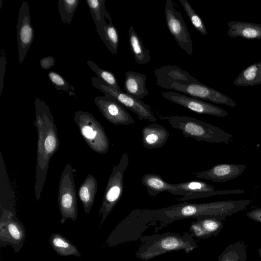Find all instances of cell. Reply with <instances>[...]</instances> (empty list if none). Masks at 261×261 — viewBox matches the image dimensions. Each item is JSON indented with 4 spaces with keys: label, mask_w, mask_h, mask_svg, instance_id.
<instances>
[{
    "label": "cell",
    "mask_w": 261,
    "mask_h": 261,
    "mask_svg": "<svg viewBox=\"0 0 261 261\" xmlns=\"http://www.w3.org/2000/svg\"><path fill=\"white\" fill-rule=\"evenodd\" d=\"M87 64L91 69L97 75L98 77L100 78L110 87L117 90L121 91L117 78L113 72L100 68L94 62L91 61H88Z\"/></svg>",
    "instance_id": "obj_32"
},
{
    "label": "cell",
    "mask_w": 261,
    "mask_h": 261,
    "mask_svg": "<svg viewBox=\"0 0 261 261\" xmlns=\"http://www.w3.org/2000/svg\"><path fill=\"white\" fill-rule=\"evenodd\" d=\"M108 19L109 23L103 28V38L102 41L110 53L115 55L117 53L119 36L117 29L113 25L111 17Z\"/></svg>",
    "instance_id": "obj_30"
},
{
    "label": "cell",
    "mask_w": 261,
    "mask_h": 261,
    "mask_svg": "<svg viewBox=\"0 0 261 261\" xmlns=\"http://www.w3.org/2000/svg\"><path fill=\"white\" fill-rule=\"evenodd\" d=\"M171 126L181 130L186 138L198 141L228 144L233 138L231 134L211 124L186 116L167 117Z\"/></svg>",
    "instance_id": "obj_5"
},
{
    "label": "cell",
    "mask_w": 261,
    "mask_h": 261,
    "mask_svg": "<svg viewBox=\"0 0 261 261\" xmlns=\"http://www.w3.org/2000/svg\"><path fill=\"white\" fill-rule=\"evenodd\" d=\"M194 28L201 34L206 36L207 32L202 19L195 12L187 0H179Z\"/></svg>",
    "instance_id": "obj_33"
},
{
    "label": "cell",
    "mask_w": 261,
    "mask_h": 261,
    "mask_svg": "<svg viewBox=\"0 0 261 261\" xmlns=\"http://www.w3.org/2000/svg\"><path fill=\"white\" fill-rule=\"evenodd\" d=\"M173 185L184 193V196L177 199L179 201H185L188 200L205 198L215 195L239 194L245 192L242 189L216 191L212 186L199 180L185 181L174 184Z\"/></svg>",
    "instance_id": "obj_16"
},
{
    "label": "cell",
    "mask_w": 261,
    "mask_h": 261,
    "mask_svg": "<svg viewBox=\"0 0 261 261\" xmlns=\"http://www.w3.org/2000/svg\"><path fill=\"white\" fill-rule=\"evenodd\" d=\"M142 184L151 197H154L165 191H168L174 195L184 196L182 191L173 184L167 182L162 177L156 174L148 173L144 175L142 178Z\"/></svg>",
    "instance_id": "obj_21"
},
{
    "label": "cell",
    "mask_w": 261,
    "mask_h": 261,
    "mask_svg": "<svg viewBox=\"0 0 261 261\" xmlns=\"http://www.w3.org/2000/svg\"><path fill=\"white\" fill-rule=\"evenodd\" d=\"M246 168L243 164H219L207 170L198 172L196 176L215 182H224L237 178Z\"/></svg>",
    "instance_id": "obj_18"
},
{
    "label": "cell",
    "mask_w": 261,
    "mask_h": 261,
    "mask_svg": "<svg viewBox=\"0 0 261 261\" xmlns=\"http://www.w3.org/2000/svg\"><path fill=\"white\" fill-rule=\"evenodd\" d=\"M105 2V0H87L86 2L101 40L103 38V28L108 24L106 17L108 12L106 9Z\"/></svg>",
    "instance_id": "obj_27"
},
{
    "label": "cell",
    "mask_w": 261,
    "mask_h": 261,
    "mask_svg": "<svg viewBox=\"0 0 261 261\" xmlns=\"http://www.w3.org/2000/svg\"><path fill=\"white\" fill-rule=\"evenodd\" d=\"M48 77L57 90L64 91L70 96H75V93L73 92L74 87L69 84L59 73L50 71L48 73Z\"/></svg>",
    "instance_id": "obj_34"
},
{
    "label": "cell",
    "mask_w": 261,
    "mask_h": 261,
    "mask_svg": "<svg viewBox=\"0 0 261 261\" xmlns=\"http://www.w3.org/2000/svg\"><path fill=\"white\" fill-rule=\"evenodd\" d=\"M6 64V53L4 49H2L0 57V96L4 88V80Z\"/></svg>",
    "instance_id": "obj_35"
},
{
    "label": "cell",
    "mask_w": 261,
    "mask_h": 261,
    "mask_svg": "<svg viewBox=\"0 0 261 261\" xmlns=\"http://www.w3.org/2000/svg\"><path fill=\"white\" fill-rule=\"evenodd\" d=\"M158 223L164 226L160 221L155 210H134L111 232L104 245L114 247L137 240L142 237L143 231Z\"/></svg>",
    "instance_id": "obj_4"
},
{
    "label": "cell",
    "mask_w": 261,
    "mask_h": 261,
    "mask_svg": "<svg viewBox=\"0 0 261 261\" xmlns=\"http://www.w3.org/2000/svg\"><path fill=\"white\" fill-rule=\"evenodd\" d=\"M48 242L53 250L61 256L67 257L73 255L82 257V255L77 247L59 233H52L49 237Z\"/></svg>",
    "instance_id": "obj_25"
},
{
    "label": "cell",
    "mask_w": 261,
    "mask_h": 261,
    "mask_svg": "<svg viewBox=\"0 0 261 261\" xmlns=\"http://www.w3.org/2000/svg\"><path fill=\"white\" fill-rule=\"evenodd\" d=\"M246 216L252 220L261 224V207L256 208L248 212Z\"/></svg>",
    "instance_id": "obj_37"
},
{
    "label": "cell",
    "mask_w": 261,
    "mask_h": 261,
    "mask_svg": "<svg viewBox=\"0 0 261 261\" xmlns=\"http://www.w3.org/2000/svg\"><path fill=\"white\" fill-rule=\"evenodd\" d=\"M193 237L189 232L181 234L169 232L143 236L140 239L142 244L135 255L142 260H148L172 251L184 250L189 253L197 247Z\"/></svg>",
    "instance_id": "obj_3"
},
{
    "label": "cell",
    "mask_w": 261,
    "mask_h": 261,
    "mask_svg": "<svg viewBox=\"0 0 261 261\" xmlns=\"http://www.w3.org/2000/svg\"><path fill=\"white\" fill-rule=\"evenodd\" d=\"M79 4V0H59L58 11L63 23L70 24Z\"/></svg>",
    "instance_id": "obj_31"
},
{
    "label": "cell",
    "mask_w": 261,
    "mask_h": 261,
    "mask_svg": "<svg viewBox=\"0 0 261 261\" xmlns=\"http://www.w3.org/2000/svg\"><path fill=\"white\" fill-rule=\"evenodd\" d=\"M247 246L241 241L227 246L218 257V261H245Z\"/></svg>",
    "instance_id": "obj_29"
},
{
    "label": "cell",
    "mask_w": 261,
    "mask_h": 261,
    "mask_svg": "<svg viewBox=\"0 0 261 261\" xmlns=\"http://www.w3.org/2000/svg\"><path fill=\"white\" fill-rule=\"evenodd\" d=\"M233 84L238 86H253L261 84V61L243 69L235 79Z\"/></svg>",
    "instance_id": "obj_28"
},
{
    "label": "cell",
    "mask_w": 261,
    "mask_h": 261,
    "mask_svg": "<svg viewBox=\"0 0 261 261\" xmlns=\"http://www.w3.org/2000/svg\"><path fill=\"white\" fill-rule=\"evenodd\" d=\"M35 120L37 131V162L34 186L37 200L41 196L50 159L58 151L60 142L57 126L49 107L44 101L35 97Z\"/></svg>",
    "instance_id": "obj_1"
},
{
    "label": "cell",
    "mask_w": 261,
    "mask_h": 261,
    "mask_svg": "<svg viewBox=\"0 0 261 261\" xmlns=\"http://www.w3.org/2000/svg\"><path fill=\"white\" fill-rule=\"evenodd\" d=\"M161 95L164 98L198 114L220 117H225L229 114L227 111L219 107L178 92H163Z\"/></svg>",
    "instance_id": "obj_13"
},
{
    "label": "cell",
    "mask_w": 261,
    "mask_h": 261,
    "mask_svg": "<svg viewBox=\"0 0 261 261\" xmlns=\"http://www.w3.org/2000/svg\"><path fill=\"white\" fill-rule=\"evenodd\" d=\"M75 169L67 164L59 180L58 201L61 215L60 222L64 224L67 219L75 221L77 218V201L74 179Z\"/></svg>",
    "instance_id": "obj_8"
},
{
    "label": "cell",
    "mask_w": 261,
    "mask_h": 261,
    "mask_svg": "<svg viewBox=\"0 0 261 261\" xmlns=\"http://www.w3.org/2000/svg\"><path fill=\"white\" fill-rule=\"evenodd\" d=\"M156 78V83L161 88L170 90L173 83L188 84L199 81L189 72L175 65H166L154 71Z\"/></svg>",
    "instance_id": "obj_17"
},
{
    "label": "cell",
    "mask_w": 261,
    "mask_h": 261,
    "mask_svg": "<svg viewBox=\"0 0 261 261\" xmlns=\"http://www.w3.org/2000/svg\"><path fill=\"white\" fill-rule=\"evenodd\" d=\"M146 80L145 74L133 71H126L124 83L125 93L136 99H143L149 94L146 87Z\"/></svg>",
    "instance_id": "obj_22"
},
{
    "label": "cell",
    "mask_w": 261,
    "mask_h": 261,
    "mask_svg": "<svg viewBox=\"0 0 261 261\" xmlns=\"http://www.w3.org/2000/svg\"><path fill=\"white\" fill-rule=\"evenodd\" d=\"M55 64L54 58L51 56L44 57L40 61L41 67L43 69H48L54 66Z\"/></svg>",
    "instance_id": "obj_36"
},
{
    "label": "cell",
    "mask_w": 261,
    "mask_h": 261,
    "mask_svg": "<svg viewBox=\"0 0 261 261\" xmlns=\"http://www.w3.org/2000/svg\"><path fill=\"white\" fill-rule=\"evenodd\" d=\"M129 164V158L126 151L123 153L118 165L114 166L109 178L105 189L101 206L98 212L101 220L100 228L106 219L111 213L121 198L124 189V172Z\"/></svg>",
    "instance_id": "obj_7"
},
{
    "label": "cell",
    "mask_w": 261,
    "mask_h": 261,
    "mask_svg": "<svg viewBox=\"0 0 261 261\" xmlns=\"http://www.w3.org/2000/svg\"><path fill=\"white\" fill-rule=\"evenodd\" d=\"M94 102L102 116L115 125L135 124L126 108L116 99L110 95L96 96Z\"/></svg>",
    "instance_id": "obj_14"
},
{
    "label": "cell",
    "mask_w": 261,
    "mask_h": 261,
    "mask_svg": "<svg viewBox=\"0 0 261 261\" xmlns=\"http://www.w3.org/2000/svg\"><path fill=\"white\" fill-rule=\"evenodd\" d=\"M227 35L231 38L242 37L246 39H261V24L231 21L227 23Z\"/></svg>",
    "instance_id": "obj_23"
},
{
    "label": "cell",
    "mask_w": 261,
    "mask_h": 261,
    "mask_svg": "<svg viewBox=\"0 0 261 261\" xmlns=\"http://www.w3.org/2000/svg\"><path fill=\"white\" fill-rule=\"evenodd\" d=\"M0 246L10 245L15 253L19 252L26 239V231L16 216V209L0 208Z\"/></svg>",
    "instance_id": "obj_9"
},
{
    "label": "cell",
    "mask_w": 261,
    "mask_h": 261,
    "mask_svg": "<svg viewBox=\"0 0 261 261\" xmlns=\"http://www.w3.org/2000/svg\"><path fill=\"white\" fill-rule=\"evenodd\" d=\"M91 80L95 88L103 93L105 95L114 97L125 108L135 113L140 120H147L152 122L157 120L150 106L144 101L110 87L98 77L93 76Z\"/></svg>",
    "instance_id": "obj_10"
},
{
    "label": "cell",
    "mask_w": 261,
    "mask_h": 261,
    "mask_svg": "<svg viewBox=\"0 0 261 261\" xmlns=\"http://www.w3.org/2000/svg\"><path fill=\"white\" fill-rule=\"evenodd\" d=\"M222 220L207 217L196 219L190 226L191 233L196 238L206 239L216 236L223 227Z\"/></svg>",
    "instance_id": "obj_20"
},
{
    "label": "cell",
    "mask_w": 261,
    "mask_h": 261,
    "mask_svg": "<svg viewBox=\"0 0 261 261\" xmlns=\"http://www.w3.org/2000/svg\"><path fill=\"white\" fill-rule=\"evenodd\" d=\"M170 89L200 99L209 100L215 103L232 107L236 106L234 101L229 97L200 82L188 84L173 83L170 87Z\"/></svg>",
    "instance_id": "obj_12"
},
{
    "label": "cell",
    "mask_w": 261,
    "mask_h": 261,
    "mask_svg": "<svg viewBox=\"0 0 261 261\" xmlns=\"http://www.w3.org/2000/svg\"><path fill=\"white\" fill-rule=\"evenodd\" d=\"M97 187L96 178L92 174H89L79 188V198L86 214L90 213L94 205Z\"/></svg>",
    "instance_id": "obj_24"
},
{
    "label": "cell",
    "mask_w": 261,
    "mask_h": 261,
    "mask_svg": "<svg viewBox=\"0 0 261 261\" xmlns=\"http://www.w3.org/2000/svg\"><path fill=\"white\" fill-rule=\"evenodd\" d=\"M19 64L23 62L34 38V30L32 25L29 4L23 2L19 8L16 25Z\"/></svg>",
    "instance_id": "obj_15"
},
{
    "label": "cell",
    "mask_w": 261,
    "mask_h": 261,
    "mask_svg": "<svg viewBox=\"0 0 261 261\" xmlns=\"http://www.w3.org/2000/svg\"><path fill=\"white\" fill-rule=\"evenodd\" d=\"M73 120L82 137L89 147L95 152L106 154L110 148V141L102 125L87 111L75 112Z\"/></svg>",
    "instance_id": "obj_6"
},
{
    "label": "cell",
    "mask_w": 261,
    "mask_h": 261,
    "mask_svg": "<svg viewBox=\"0 0 261 261\" xmlns=\"http://www.w3.org/2000/svg\"><path fill=\"white\" fill-rule=\"evenodd\" d=\"M128 34L130 50L136 62L140 65L148 63L150 59V51L144 46L141 38L133 26L129 27Z\"/></svg>",
    "instance_id": "obj_26"
},
{
    "label": "cell",
    "mask_w": 261,
    "mask_h": 261,
    "mask_svg": "<svg viewBox=\"0 0 261 261\" xmlns=\"http://www.w3.org/2000/svg\"><path fill=\"white\" fill-rule=\"evenodd\" d=\"M166 23L170 34L180 48L188 55L193 53L192 41L190 32L181 14L176 10L171 0H167L165 6Z\"/></svg>",
    "instance_id": "obj_11"
},
{
    "label": "cell",
    "mask_w": 261,
    "mask_h": 261,
    "mask_svg": "<svg viewBox=\"0 0 261 261\" xmlns=\"http://www.w3.org/2000/svg\"><path fill=\"white\" fill-rule=\"evenodd\" d=\"M248 199L223 200L202 203H178L155 210L160 221L164 226L183 219L212 217L224 220L227 217L244 210L250 203Z\"/></svg>",
    "instance_id": "obj_2"
},
{
    "label": "cell",
    "mask_w": 261,
    "mask_h": 261,
    "mask_svg": "<svg viewBox=\"0 0 261 261\" xmlns=\"http://www.w3.org/2000/svg\"><path fill=\"white\" fill-rule=\"evenodd\" d=\"M2 1L1 0V4H2ZM1 7H0V8H1Z\"/></svg>",
    "instance_id": "obj_39"
},
{
    "label": "cell",
    "mask_w": 261,
    "mask_h": 261,
    "mask_svg": "<svg viewBox=\"0 0 261 261\" xmlns=\"http://www.w3.org/2000/svg\"><path fill=\"white\" fill-rule=\"evenodd\" d=\"M257 251H258V254L259 255L260 258L261 259V248L258 249Z\"/></svg>",
    "instance_id": "obj_38"
},
{
    "label": "cell",
    "mask_w": 261,
    "mask_h": 261,
    "mask_svg": "<svg viewBox=\"0 0 261 261\" xmlns=\"http://www.w3.org/2000/svg\"><path fill=\"white\" fill-rule=\"evenodd\" d=\"M142 135L144 147L147 149H152L163 147L170 135L163 125L158 123H151L143 128Z\"/></svg>",
    "instance_id": "obj_19"
}]
</instances>
